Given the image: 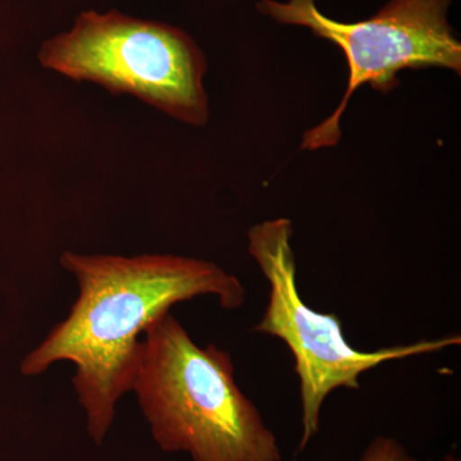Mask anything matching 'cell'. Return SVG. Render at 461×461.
I'll list each match as a JSON object with an SVG mask.
<instances>
[{
    "instance_id": "1",
    "label": "cell",
    "mask_w": 461,
    "mask_h": 461,
    "mask_svg": "<svg viewBox=\"0 0 461 461\" xmlns=\"http://www.w3.org/2000/svg\"><path fill=\"white\" fill-rule=\"evenodd\" d=\"M60 264L78 282L77 300L65 321L27 355L25 375L58 362L74 364L78 402L87 433L102 445L115 408L131 391L142 333L173 305L199 296L217 297L227 311L241 308L247 291L217 264L176 256H83L65 251Z\"/></svg>"
},
{
    "instance_id": "2",
    "label": "cell",
    "mask_w": 461,
    "mask_h": 461,
    "mask_svg": "<svg viewBox=\"0 0 461 461\" xmlns=\"http://www.w3.org/2000/svg\"><path fill=\"white\" fill-rule=\"evenodd\" d=\"M131 391L165 453L194 461L282 460L275 433L236 384L230 353L200 348L171 312L142 333Z\"/></svg>"
},
{
    "instance_id": "3",
    "label": "cell",
    "mask_w": 461,
    "mask_h": 461,
    "mask_svg": "<svg viewBox=\"0 0 461 461\" xmlns=\"http://www.w3.org/2000/svg\"><path fill=\"white\" fill-rule=\"evenodd\" d=\"M44 68L89 81L112 94H130L176 120L204 126L209 102L203 77L208 63L181 30L112 11L85 12L71 32L42 44Z\"/></svg>"
},
{
    "instance_id": "4",
    "label": "cell",
    "mask_w": 461,
    "mask_h": 461,
    "mask_svg": "<svg viewBox=\"0 0 461 461\" xmlns=\"http://www.w3.org/2000/svg\"><path fill=\"white\" fill-rule=\"evenodd\" d=\"M293 223L264 221L249 230V253L268 281V304L254 332L284 341L295 359L300 381L303 435L299 451L320 430L321 406L338 388L359 390V377L381 364L432 354L461 344L460 336L421 339L414 344L357 350L346 341L338 315L318 313L305 304L296 282Z\"/></svg>"
},
{
    "instance_id": "5",
    "label": "cell",
    "mask_w": 461,
    "mask_h": 461,
    "mask_svg": "<svg viewBox=\"0 0 461 461\" xmlns=\"http://www.w3.org/2000/svg\"><path fill=\"white\" fill-rule=\"evenodd\" d=\"M453 0H391L375 16L342 23L321 14L315 0H262L260 12L288 25L305 26L338 45L348 67V89L338 108L303 133L302 148L318 150L341 140L342 114L362 85L382 94L397 86L402 69L441 67L461 74V44L447 23Z\"/></svg>"
},
{
    "instance_id": "6",
    "label": "cell",
    "mask_w": 461,
    "mask_h": 461,
    "mask_svg": "<svg viewBox=\"0 0 461 461\" xmlns=\"http://www.w3.org/2000/svg\"><path fill=\"white\" fill-rule=\"evenodd\" d=\"M359 461H417L399 441L390 437H377L364 451Z\"/></svg>"
},
{
    "instance_id": "7",
    "label": "cell",
    "mask_w": 461,
    "mask_h": 461,
    "mask_svg": "<svg viewBox=\"0 0 461 461\" xmlns=\"http://www.w3.org/2000/svg\"><path fill=\"white\" fill-rule=\"evenodd\" d=\"M441 461H460V460L456 459V457H455L453 454H448V455H446L444 459H442Z\"/></svg>"
}]
</instances>
